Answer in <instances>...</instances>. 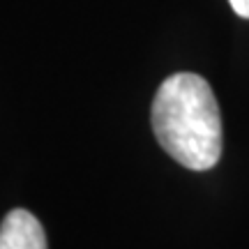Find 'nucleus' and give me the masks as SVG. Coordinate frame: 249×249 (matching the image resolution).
<instances>
[{"mask_svg": "<svg viewBox=\"0 0 249 249\" xmlns=\"http://www.w3.org/2000/svg\"><path fill=\"white\" fill-rule=\"evenodd\" d=\"M152 132L178 164L213 169L222 155V116L208 81L192 71L164 81L152 99Z\"/></svg>", "mask_w": 249, "mask_h": 249, "instance_id": "f257e3e1", "label": "nucleus"}, {"mask_svg": "<svg viewBox=\"0 0 249 249\" xmlns=\"http://www.w3.org/2000/svg\"><path fill=\"white\" fill-rule=\"evenodd\" d=\"M229 5L233 7V12L242 18H249V0H229Z\"/></svg>", "mask_w": 249, "mask_h": 249, "instance_id": "7ed1b4c3", "label": "nucleus"}, {"mask_svg": "<svg viewBox=\"0 0 249 249\" xmlns=\"http://www.w3.org/2000/svg\"><path fill=\"white\" fill-rule=\"evenodd\" d=\"M0 249H46V235L28 210H12L0 224Z\"/></svg>", "mask_w": 249, "mask_h": 249, "instance_id": "f03ea898", "label": "nucleus"}]
</instances>
